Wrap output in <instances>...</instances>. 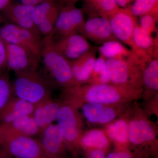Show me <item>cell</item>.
Returning <instances> with one entry per match:
<instances>
[{
  "mask_svg": "<svg viewBox=\"0 0 158 158\" xmlns=\"http://www.w3.org/2000/svg\"><path fill=\"white\" fill-rule=\"evenodd\" d=\"M78 0H65V2H68V1H72V2H76Z\"/></svg>",
  "mask_w": 158,
  "mask_h": 158,
  "instance_id": "cell-39",
  "label": "cell"
},
{
  "mask_svg": "<svg viewBox=\"0 0 158 158\" xmlns=\"http://www.w3.org/2000/svg\"><path fill=\"white\" fill-rule=\"evenodd\" d=\"M55 49L69 62L81 56L92 48L87 38L80 34H71L53 40Z\"/></svg>",
  "mask_w": 158,
  "mask_h": 158,
  "instance_id": "cell-10",
  "label": "cell"
},
{
  "mask_svg": "<svg viewBox=\"0 0 158 158\" xmlns=\"http://www.w3.org/2000/svg\"><path fill=\"white\" fill-rule=\"evenodd\" d=\"M7 67L6 42L0 36V73Z\"/></svg>",
  "mask_w": 158,
  "mask_h": 158,
  "instance_id": "cell-33",
  "label": "cell"
},
{
  "mask_svg": "<svg viewBox=\"0 0 158 158\" xmlns=\"http://www.w3.org/2000/svg\"><path fill=\"white\" fill-rule=\"evenodd\" d=\"M133 1L135 0H115V2L119 8H124Z\"/></svg>",
  "mask_w": 158,
  "mask_h": 158,
  "instance_id": "cell-37",
  "label": "cell"
},
{
  "mask_svg": "<svg viewBox=\"0 0 158 158\" xmlns=\"http://www.w3.org/2000/svg\"><path fill=\"white\" fill-rule=\"evenodd\" d=\"M128 140L133 144H140L152 141L156 138L154 129L144 119H135L128 124Z\"/></svg>",
  "mask_w": 158,
  "mask_h": 158,
  "instance_id": "cell-20",
  "label": "cell"
},
{
  "mask_svg": "<svg viewBox=\"0 0 158 158\" xmlns=\"http://www.w3.org/2000/svg\"><path fill=\"white\" fill-rule=\"evenodd\" d=\"M35 106L14 96L0 111V126L9 123L22 116L31 115Z\"/></svg>",
  "mask_w": 158,
  "mask_h": 158,
  "instance_id": "cell-19",
  "label": "cell"
},
{
  "mask_svg": "<svg viewBox=\"0 0 158 158\" xmlns=\"http://www.w3.org/2000/svg\"><path fill=\"white\" fill-rule=\"evenodd\" d=\"M13 96L36 106L51 97L50 85L37 70L15 74Z\"/></svg>",
  "mask_w": 158,
  "mask_h": 158,
  "instance_id": "cell-2",
  "label": "cell"
},
{
  "mask_svg": "<svg viewBox=\"0 0 158 158\" xmlns=\"http://www.w3.org/2000/svg\"><path fill=\"white\" fill-rule=\"evenodd\" d=\"M12 94V83L7 74L0 73V111L10 100Z\"/></svg>",
  "mask_w": 158,
  "mask_h": 158,
  "instance_id": "cell-30",
  "label": "cell"
},
{
  "mask_svg": "<svg viewBox=\"0 0 158 158\" xmlns=\"http://www.w3.org/2000/svg\"><path fill=\"white\" fill-rule=\"evenodd\" d=\"M4 145L9 155L15 158H40L46 156L39 140L31 137H17Z\"/></svg>",
  "mask_w": 158,
  "mask_h": 158,
  "instance_id": "cell-12",
  "label": "cell"
},
{
  "mask_svg": "<svg viewBox=\"0 0 158 158\" xmlns=\"http://www.w3.org/2000/svg\"><path fill=\"white\" fill-rule=\"evenodd\" d=\"M128 124L124 120H118L110 124L107 129L108 135L114 141L125 143L128 141Z\"/></svg>",
  "mask_w": 158,
  "mask_h": 158,
  "instance_id": "cell-27",
  "label": "cell"
},
{
  "mask_svg": "<svg viewBox=\"0 0 158 158\" xmlns=\"http://www.w3.org/2000/svg\"><path fill=\"white\" fill-rule=\"evenodd\" d=\"M62 103L50 98L35 106L32 116L39 127L40 133L56 121Z\"/></svg>",
  "mask_w": 158,
  "mask_h": 158,
  "instance_id": "cell-17",
  "label": "cell"
},
{
  "mask_svg": "<svg viewBox=\"0 0 158 158\" xmlns=\"http://www.w3.org/2000/svg\"><path fill=\"white\" fill-rule=\"evenodd\" d=\"M107 19L116 39L130 46L131 51L136 54L137 50L133 40V33L138 23L137 17L132 13L130 6L119 8Z\"/></svg>",
  "mask_w": 158,
  "mask_h": 158,
  "instance_id": "cell-8",
  "label": "cell"
},
{
  "mask_svg": "<svg viewBox=\"0 0 158 158\" xmlns=\"http://www.w3.org/2000/svg\"><path fill=\"white\" fill-rule=\"evenodd\" d=\"M141 90L128 85L108 84L78 85L64 88L63 95L68 101L77 106L82 102L102 105L116 104L133 98Z\"/></svg>",
  "mask_w": 158,
  "mask_h": 158,
  "instance_id": "cell-1",
  "label": "cell"
},
{
  "mask_svg": "<svg viewBox=\"0 0 158 158\" xmlns=\"http://www.w3.org/2000/svg\"><path fill=\"white\" fill-rule=\"evenodd\" d=\"M76 3L68 1L60 8L53 36L56 35L59 38L81 33L85 22L84 13L82 9L76 6Z\"/></svg>",
  "mask_w": 158,
  "mask_h": 158,
  "instance_id": "cell-6",
  "label": "cell"
},
{
  "mask_svg": "<svg viewBox=\"0 0 158 158\" xmlns=\"http://www.w3.org/2000/svg\"><path fill=\"white\" fill-rule=\"evenodd\" d=\"M7 68L15 74L37 70L40 59L27 49L6 42Z\"/></svg>",
  "mask_w": 158,
  "mask_h": 158,
  "instance_id": "cell-9",
  "label": "cell"
},
{
  "mask_svg": "<svg viewBox=\"0 0 158 158\" xmlns=\"http://www.w3.org/2000/svg\"><path fill=\"white\" fill-rule=\"evenodd\" d=\"M10 3V0H0V10L6 9Z\"/></svg>",
  "mask_w": 158,
  "mask_h": 158,
  "instance_id": "cell-38",
  "label": "cell"
},
{
  "mask_svg": "<svg viewBox=\"0 0 158 158\" xmlns=\"http://www.w3.org/2000/svg\"><path fill=\"white\" fill-rule=\"evenodd\" d=\"M40 158H48L47 157V156H44V157H42Z\"/></svg>",
  "mask_w": 158,
  "mask_h": 158,
  "instance_id": "cell-41",
  "label": "cell"
},
{
  "mask_svg": "<svg viewBox=\"0 0 158 158\" xmlns=\"http://www.w3.org/2000/svg\"><path fill=\"white\" fill-rule=\"evenodd\" d=\"M79 143L86 148L103 150L107 147L109 141L102 131L94 130L81 136Z\"/></svg>",
  "mask_w": 158,
  "mask_h": 158,
  "instance_id": "cell-24",
  "label": "cell"
},
{
  "mask_svg": "<svg viewBox=\"0 0 158 158\" xmlns=\"http://www.w3.org/2000/svg\"><path fill=\"white\" fill-rule=\"evenodd\" d=\"M40 134L39 141L46 156L62 158L65 145L57 124H51Z\"/></svg>",
  "mask_w": 158,
  "mask_h": 158,
  "instance_id": "cell-14",
  "label": "cell"
},
{
  "mask_svg": "<svg viewBox=\"0 0 158 158\" xmlns=\"http://www.w3.org/2000/svg\"><path fill=\"white\" fill-rule=\"evenodd\" d=\"M90 16L98 15L107 19L119 9L115 0H82Z\"/></svg>",
  "mask_w": 158,
  "mask_h": 158,
  "instance_id": "cell-22",
  "label": "cell"
},
{
  "mask_svg": "<svg viewBox=\"0 0 158 158\" xmlns=\"http://www.w3.org/2000/svg\"><path fill=\"white\" fill-rule=\"evenodd\" d=\"M130 8L136 17L148 13L158 15V0H135Z\"/></svg>",
  "mask_w": 158,
  "mask_h": 158,
  "instance_id": "cell-29",
  "label": "cell"
},
{
  "mask_svg": "<svg viewBox=\"0 0 158 158\" xmlns=\"http://www.w3.org/2000/svg\"><path fill=\"white\" fill-rule=\"evenodd\" d=\"M21 4L33 7L45 2H55V0H19Z\"/></svg>",
  "mask_w": 158,
  "mask_h": 158,
  "instance_id": "cell-34",
  "label": "cell"
},
{
  "mask_svg": "<svg viewBox=\"0 0 158 158\" xmlns=\"http://www.w3.org/2000/svg\"><path fill=\"white\" fill-rule=\"evenodd\" d=\"M59 6L55 2H44L34 6L33 11V20L37 26L52 15L59 12Z\"/></svg>",
  "mask_w": 158,
  "mask_h": 158,
  "instance_id": "cell-26",
  "label": "cell"
},
{
  "mask_svg": "<svg viewBox=\"0 0 158 158\" xmlns=\"http://www.w3.org/2000/svg\"><path fill=\"white\" fill-rule=\"evenodd\" d=\"M89 158H106L104 152L102 149H94L90 152Z\"/></svg>",
  "mask_w": 158,
  "mask_h": 158,
  "instance_id": "cell-36",
  "label": "cell"
},
{
  "mask_svg": "<svg viewBox=\"0 0 158 158\" xmlns=\"http://www.w3.org/2000/svg\"><path fill=\"white\" fill-rule=\"evenodd\" d=\"M40 132L32 115L22 116L9 123L0 126V143L4 144L20 136L32 137Z\"/></svg>",
  "mask_w": 158,
  "mask_h": 158,
  "instance_id": "cell-11",
  "label": "cell"
},
{
  "mask_svg": "<svg viewBox=\"0 0 158 158\" xmlns=\"http://www.w3.org/2000/svg\"><path fill=\"white\" fill-rule=\"evenodd\" d=\"M96 59V49L92 47L81 56L69 62L73 76L78 85L88 81Z\"/></svg>",
  "mask_w": 158,
  "mask_h": 158,
  "instance_id": "cell-18",
  "label": "cell"
},
{
  "mask_svg": "<svg viewBox=\"0 0 158 158\" xmlns=\"http://www.w3.org/2000/svg\"><path fill=\"white\" fill-rule=\"evenodd\" d=\"M145 63L143 73V81L146 88L158 91V59H152Z\"/></svg>",
  "mask_w": 158,
  "mask_h": 158,
  "instance_id": "cell-25",
  "label": "cell"
},
{
  "mask_svg": "<svg viewBox=\"0 0 158 158\" xmlns=\"http://www.w3.org/2000/svg\"><path fill=\"white\" fill-rule=\"evenodd\" d=\"M59 12L49 16L37 26V29L40 35L42 34L44 37L53 35L55 25Z\"/></svg>",
  "mask_w": 158,
  "mask_h": 158,
  "instance_id": "cell-32",
  "label": "cell"
},
{
  "mask_svg": "<svg viewBox=\"0 0 158 158\" xmlns=\"http://www.w3.org/2000/svg\"><path fill=\"white\" fill-rule=\"evenodd\" d=\"M106 158H132L130 155L126 152H113L110 154Z\"/></svg>",
  "mask_w": 158,
  "mask_h": 158,
  "instance_id": "cell-35",
  "label": "cell"
},
{
  "mask_svg": "<svg viewBox=\"0 0 158 158\" xmlns=\"http://www.w3.org/2000/svg\"><path fill=\"white\" fill-rule=\"evenodd\" d=\"M133 40L137 50L136 56L146 60L158 58L157 38H153L138 24L134 29Z\"/></svg>",
  "mask_w": 158,
  "mask_h": 158,
  "instance_id": "cell-16",
  "label": "cell"
},
{
  "mask_svg": "<svg viewBox=\"0 0 158 158\" xmlns=\"http://www.w3.org/2000/svg\"><path fill=\"white\" fill-rule=\"evenodd\" d=\"M158 15L157 14L148 13L140 17V24L139 25L151 36L155 31Z\"/></svg>",
  "mask_w": 158,
  "mask_h": 158,
  "instance_id": "cell-31",
  "label": "cell"
},
{
  "mask_svg": "<svg viewBox=\"0 0 158 158\" xmlns=\"http://www.w3.org/2000/svg\"><path fill=\"white\" fill-rule=\"evenodd\" d=\"M85 118L92 123H106L116 118V111L104 105L94 102H86L82 107Z\"/></svg>",
  "mask_w": 158,
  "mask_h": 158,
  "instance_id": "cell-21",
  "label": "cell"
},
{
  "mask_svg": "<svg viewBox=\"0 0 158 158\" xmlns=\"http://www.w3.org/2000/svg\"><path fill=\"white\" fill-rule=\"evenodd\" d=\"M53 40V35L42 39L40 59L46 69L57 85L63 89L78 85L73 76L69 62L55 49Z\"/></svg>",
  "mask_w": 158,
  "mask_h": 158,
  "instance_id": "cell-3",
  "label": "cell"
},
{
  "mask_svg": "<svg viewBox=\"0 0 158 158\" xmlns=\"http://www.w3.org/2000/svg\"><path fill=\"white\" fill-rule=\"evenodd\" d=\"M90 80H93L92 84H108L110 82L106 59L101 56L96 59L89 81Z\"/></svg>",
  "mask_w": 158,
  "mask_h": 158,
  "instance_id": "cell-28",
  "label": "cell"
},
{
  "mask_svg": "<svg viewBox=\"0 0 158 158\" xmlns=\"http://www.w3.org/2000/svg\"><path fill=\"white\" fill-rule=\"evenodd\" d=\"M100 56L105 59H119L130 56L132 52L118 40H111L103 44L98 48Z\"/></svg>",
  "mask_w": 158,
  "mask_h": 158,
  "instance_id": "cell-23",
  "label": "cell"
},
{
  "mask_svg": "<svg viewBox=\"0 0 158 158\" xmlns=\"http://www.w3.org/2000/svg\"><path fill=\"white\" fill-rule=\"evenodd\" d=\"M0 36L6 42L27 49L40 59L42 39L39 34L9 23L0 28Z\"/></svg>",
  "mask_w": 158,
  "mask_h": 158,
  "instance_id": "cell-7",
  "label": "cell"
},
{
  "mask_svg": "<svg viewBox=\"0 0 158 158\" xmlns=\"http://www.w3.org/2000/svg\"><path fill=\"white\" fill-rule=\"evenodd\" d=\"M81 33L85 38L98 44L118 40L113 34L107 19L98 15L90 16L85 22Z\"/></svg>",
  "mask_w": 158,
  "mask_h": 158,
  "instance_id": "cell-13",
  "label": "cell"
},
{
  "mask_svg": "<svg viewBox=\"0 0 158 158\" xmlns=\"http://www.w3.org/2000/svg\"><path fill=\"white\" fill-rule=\"evenodd\" d=\"M34 9L33 6L24 5L21 3H10L3 10L6 17L11 21L12 24L40 34L33 20Z\"/></svg>",
  "mask_w": 158,
  "mask_h": 158,
  "instance_id": "cell-15",
  "label": "cell"
},
{
  "mask_svg": "<svg viewBox=\"0 0 158 158\" xmlns=\"http://www.w3.org/2000/svg\"><path fill=\"white\" fill-rule=\"evenodd\" d=\"M77 108L76 105L64 101L56 119L65 145L70 148L77 146L81 136V122Z\"/></svg>",
  "mask_w": 158,
  "mask_h": 158,
  "instance_id": "cell-4",
  "label": "cell"
},
{
  "mask_svg": "<svg viewBox=\"0 0 158 158\" xmlns=\"http://www.w3.org/2000/svg\"><path fill=\"white\" fill-rule=\"evenodd\" d=\"M1 22H2V18H1V15H0V24H1Z\"/></svg>",
  "mask_w": 158,
  "mask_h": 158,
  "instance_id": "cell-40",
  "label": "cell"
},
{
  "mask_svg": "<svg viewBox=\"0 0 158 158\" xmlns=\"http://www.w3.org/2000/svg\"><path fill=\"white\" fill-rule=\"evenodd\" d=\"M106 60L110 82L114 85L132 87L134 86L131 79L132 82V79H134L135 75H137L138 68L145 63L133 52L127 58L109 59Z\"/></svg>",
  "mask_w": 158,
  "mask_h": 158,
  "instance_id": "cell-5",
  "label": "cell"
}]
</instances>
